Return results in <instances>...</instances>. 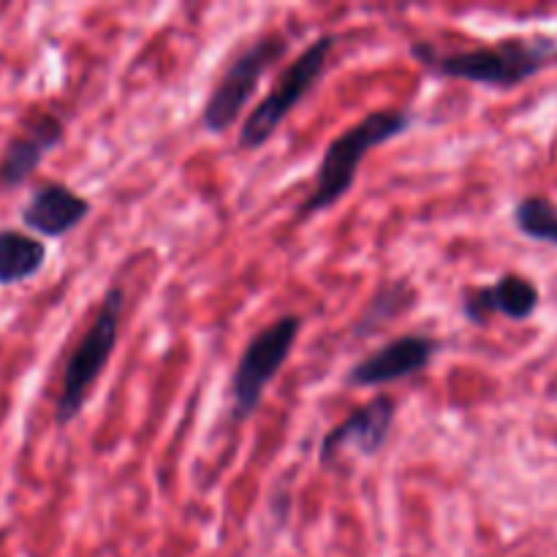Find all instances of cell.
<instances>
[{
	"label": "cell",
	"instance_id": "obj_13",
	"mask_svg": "<svg viewBox=\"0 0 557 557\" xmlns=\"http://www.w3.org/2000/svg\"><path fill=\"white\" fill-rule=\"evenodd\" d=\"M408 308H413V288L406 281L400 283H384L379 288L370 305L364 308L362 319L354 324V335H373L375 330H381L384 324L395 321L397 315L406 313Z\"/></svg>",
	"mask_w": 557,
	"mask_h": 557
},
{
	"label": "cell",
	"instance_id": "obj_4",
	"mask_svg": "<svg viewBox=\"0 0 557 557\" xmlns=\"http://www.w3.org/2000/svg\"><path fill=\"white\" fill-rule=\"evenodd\" d=\"M337 36L324 33V36L315 38L292 65L281 74V79L275 82L270 96L253 109V112L245 117L243 131H239L237 147L239 150H259L267 141L275 136V131L281 128L283 120L288 117L294 107L313 90L315 82L324 76L326 63H330L332 52H335Z\"/></svg>",
	"mask_w": 557,
	"mask_h": 557
},
{
	"label": "cell",
	"instance_id": "obj_2",
	"mask_svg": "<svg viewBox=\"0 0 557 557\" xmlns=\"http://www.w3.org/2000/svg\"><path fill=\"white\" fill-rule=\"evenodd\" d=\"M408 128H411V114L403 109H379V112L364 114L357 125L332 139L315 172L313 190L297 210L299 221L337 205L354 188L362 158L375 147L403 136Z\"/></svg>",
	"mask_w": 557,
	"mask_h": 557
},
{
	"label": "cell",
	"instance_id": "obj_12",
	"mask_svg": "<svg viewBox=\"0 0 557 557\" xmlns=\"http://www.w3.org/2000/svg\"><path fill=\"white\" fill-rule=\"evenodd\" d=\"M47 245L30 234L0 228V286H16L44 270Z\"/></svg>",
	"mask_w": 557,
	"mask_h": 557
},
{
	"label": "cell",
	"instance_id": "obj_3",
	"mask_svg": "<svg viewBox=\"0 0 557 557\" xmlns=\"http://www.w3.org/2000/svg\"><path fill=\"white\" fill-rule=\"evenodd\" d=\"M123 310L125 292L120 286H112L103 294L96 319L90 321V326L82 335V341L76 343L63 368V381H60L58 400H54V422H58V428H65V424L79 417L92 384L107 370L114 346H117Z\"/></svg>",
	"mask_w": 557,
	"mask_h": 557
},
{
	"label": "cell",
	"instance_id": "obj_5",
	"mask_svg": "<svg viewBox=\"0 0 557 557\" xmlns=\"http://www.w3.org/2000/svg\"><path fill=\"white\" fill-rule=\"evenodd\" d=\"M302 332V319L299 315H281L272 321L267 330L253 335V341L245 346L237 368L232 373V417L237 422L250 419L256 408L261 406L267 386L277 379L283 364L292 357V348Z\"/></svg>",
	"mask_w": 557,
	"mask_h": 557
},
{
	"label": "cell",
	"instance_id": "obj_1",
	"mask_svg": "<svg viewBox=\"0 0 557 557\" xmlns=\"http://www.w3.org/2000/svg\"><path fill=\"white\" fill-rule=\"evenodd\" d=\"M411 54L435 76L444 79L476 82V85L511 90L533 79L539 71L557 60L555 38H504L493 47L462 49V52H438L433 44L419 41Z\"/></svg>",
	"mask_w": 557,
	"mask_h": 557
},
{
	"label": "cell",
	"instance_id": "obj_7",
	"mask_svg": "<svg viewBox=\"0 0 557 557\" xmlns=\"http://www.w3.org/2000/svg\"><path fill=\"white\" fill-rule=\"evenodd\" d=\"M397 417V400L389 395H379L359 406L348 419L324 435L319 446L321 466L335 462L343 451H357L359 457L379 455L386 446L392 424Z\"/></svg>",
	"mask_w": 557,
	"mask_h": 557
},
{
	"label": "cell",
	"instance_id": "obj_11",
	"mask_svg": "<svg viewBox=\"0 0 557 557\" xmlns=\"http://www.w3.org/2000/svg\"><path fill=\"white\" fill-rule=\"evenodd\" d=\"M90 210V201L71 190L69 185L44 183L41 188L33 190L30 201L22 207V223L41 237L58 239L79 228Z\"/></svg>",
	"mask_w": 557,
	"mask_h": 557
},
{
	"label": "cell",
	"instance_id": "obj_14",
	"mask_svg": "<svg viewBox=\"0 0 557 557\" xmlns=\"http://www.w3.org/2000/svg\"><path fill=\"white\" fill-rule=\"evenodd\" d=\"M515 226L536 243L557 245V207L544 196H525L515 207Z\"/></svg>",
	"mask_w": 557,
	"mask_h": 557
},
{
	"label": "cell",
	"instance_id": "obj_9",
	"mask_svg": "<svg viewBox=\"0 0 557 557\" xmlns=\"http://www.w3.org/2000/svg\"><path fill=\"white\" fill-rule=\"evenodd\" d=\"M542 294L536 283L525 275H500L493 286L466 288L462 292V315L473 326H484L495 313L509 321H528L539 310Z\"/></svg>",
	"mask_w": 557,
	"mask_h": 557
},
{
	"label": "cell",
	"instance_id": "obj_8",
	"mask_svg": "<svg viewBox=\"0 0 557 557\" xmlns=\"http://www.w3.org/2000/svg\"><path fill=\"white\" fill-rule=\"evenodd\" d=\"M441 343L430 335H403L381 346L379 351L359 359L346 375L348 386L357 389H373V386L395 384V381L417 375L428 368L438 354Z\"/></svg>",
	"mask_w": 557,
	"mask_h": 557
},
{
	"label": "cell",
	"instance_id": "obj_6",
	"mask_svg": "<svg viewBox=\"0 0 557 557\" xmlns=\"http://www.w3.org/2000/svg\"><path fill=\"white\" fill-rule=\"evenodd\" d=\"M286 49L288 41L281 33H267V36L256 38L248 49H243L207 96L205 109H201V125L210 134H223L232 128L253 98L259 82L286 54Z\"/></svg>",
	"mask_w": 557,
	"mask_h": 557
},
{
	"label": "cell",
	"instance_id": "obj_10",
	"mask_svg": "<svg viewBox=\"0 0 557 557\" xmlns=\"http://www.w3.org/2000/svg\"><path fill=\"white\" fill-rule=\"evenodd\" d=\"M63 120L54 112H38L22 125L16 136L5 145L3 156H0V188H16L25 183L41 161L47 158L49 150L63 141Z\"/></svg>",
	"mask_w": 557,
	"mask_h": 557
}]
</instances>
